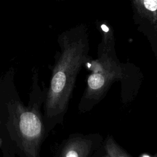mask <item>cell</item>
Here are the masks:
<instances>
[{
	"label": "cell",
	"instance_id": "obj_1",
	"mask_svg": "<svg viewBox=\"0 0 157 157\" xmlns=\"http://www.w3.org/2000/svg\"><path fill=\"white\" fill-rule=\"evenodd\" d=\"M29 101L25 105L17 91L13 72L0 80V147L18 157H40L47 136L42 107L47 88L42 90L34 72Z\"/></svg>",
	"mask_w": 157,
	"mask_h": 157
},
{
	"label": "cell",
	"instance_id": "obj_2",
	"mask_svg": "<svg viewBox=\"0 0 157 157\" xmlns=\"http://www.w3.org/2000/svg\"><path fill=\"white\" fill-rule=\"evenodd\" d=\"M91 73L86 78V85L80 102L78 110L90 111L106 96L109 88L116 82H120L121 96L125 100L128 85L131 81L128 71L111 60L97 61L91 67Z\"/></svg>",
	"mask_w": 157,
	"mask_h": 157
},
{
	"label": "cell",
	"instance_id": "obj_3",
	"mask_svg": "<svg viewBox=\"0 0 157 157\" xmlns=\"http://www.w3.org/2000/svg\"><path fill=\"white\" fill-rule=\"evenodd\" d=\"M104 141L98 133L72 134L60 144L54 157H94Z\"/></svg>",
	"mask_w": 157,
	"mask_h": 157
},
{
	"label": "cell",
	"instance_id": "obj_4",
	"mask_svg": "<svg viewBox=\"0 0 157 157\" xmlns=\"http://www.w3.org/2000/svg\"><path fill=\"white\" fill-rule=\"evenodd\" d=\"M142 25L157 59V0H136Z\"/></svg>",
	"mask_w": 157,
	"mask_h": 157
},
{
	"label": "cell",
	"instance_id": "obj_5",
	"mask_svg": "<svg viewBox=\"0 0 157 157\" xmlns=\"http://www.w3.org/2000/svg\"><path fill=\"white\" fill-rule=\"evenodd\" d=\"M103 148L110 157H131L130 155L120 146L111 135L107 136L104 139Z\"/></svg>",
	"mask_w": 157,
	"mask_h": 157
},
{
	"label": "cell",
	"instance_id": "obj_6",
	"mask_svg": "<svg viewBox=\"0 0 157 157\" xmlns=\"http://www.w3.org/2000/svg\"><path fill=\"white\" fill-rule=\"evenodd\" d=\"M94 157H110L104 151V148H103V145L102 147V148L97 152V153L94 155Z\"/></svg>",
	"mask_w": 157,
	"mask_h": 157
},
{
	"label": "cell",
	"instance_id": "obj_7",
	"mask_svg": "<svg viewBox=\"0 0 157 157\" xmlns=\"http://www.w3.org/2000/svg\"><path fill=\"white\" fill-rule=\"evenodd\" d=\"M2 157H15L16 156V155L6 151H2Z\"/></svg>",
	"mask_w": 157,
	"mask_h": 157
},
{
	"label": "cell",
	"instance_id": "obj_8",
	"mask_svg": "<svg viewBox=\"0 0 157 157\" xmlns=\"http://www.w3.org/2000/svg\"><path fill=\"white\" fill-rule=\"evenodd\" d=\"M142 157H150V156L148 155H144Z\"/></svg>",
	"mask_w": 157,
	"mask_h": 157
}]
</instances>
